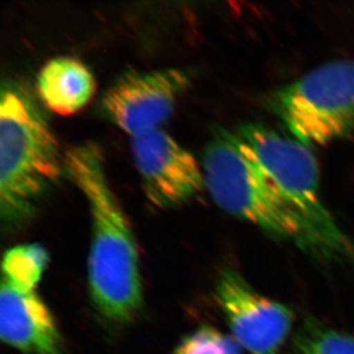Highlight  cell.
<instances>
[{
	"label": "cell",
	"instance_id": "obj_8",
	"mask_svg": "<svg viewBox=\"0 0 354 354\" xmlns=\"http://www.w3.org/2000/svg\"><path fill=\"white\" fill-rule=\"evenodd\" d=\"M131 153L145 195L155 207H180L207 191L202 165L167 131L131 138Z\"/></svg>",
	"mask_w": 354,
	"mask_h": 354
},
{
	"label": "cell",
	"instance_id": "obj_6",
	"mask_svg": "<svg viewBox=\"0 0 354 354\" xmlns=\"http://www.w3.org/2000/svg\"><path fill=\"white\" fill-rule=\"evenodd\" d=\"M191 83V75L177 68L130 73L104 92L99 111L129 137H138L162 129Z\"/></svg>",
	"mask_w": 354,
	"mask_h": 354
},
{
	"label": "cell",
	"instance_id": "obj_3",
	"mask_svg": "<svg viewBox=\"0 0 354 354\" xmlns=\"http://www.w3.org/2000/svg\"><path fill=\"white\" fill-rule=\"evenodd\" d=\"M66 172L64 155L24 84L3 82L0 97V216L17 227Z\"/></svg>",
	"mask_w": 354,
	"mask_h": 354
},
{
	"label": "cell",
	"instance_id": "obj_9",
	"mask_svg": "<svg viewBox=\"0 0 354 354\" xmlns=\"http://www.w3.org/2000/svg\"><path fill=\"white\" fill-rule=\"evenodd\" d=\"M0 336L3 343L26 354H62L57 322L36 290L1 281Z\"/></svg>",
	"mask_w": 354,
	"mask_h": 354
},
{
	"label": "cell",
	"instance_id": "obj_5",
	"mask_svg": "<svg viewBox=\"0 0 354 354\" xmlns=\"http://www.w3.org/2000/svg\"><path fill=\"white\" fill-rule=\"evenodd\" d=\"M235 133L289 203L329 236L352 241L322 200L319 164L310 146L259 123L243 124Z\"/></svg>",
	"mask_w": 354,
	"mask_h": 354
},
{
	"label": "cell",
	"instance_id": "obj_10",
	"mask_svg": "<svg viewBox=\"0 0 354 354\" xmlns=\"http://www.w3.org/2000/svg\"><path fill=\"white\" fill-rule=\"evenodd\" d=\"M95 90L93 74L74 57H54L38 74L40 99L50 111L61 116L77 114L90 102Z\"/></svg>",
	"mask_w": 354,
	"mask_h": 354
},
{
	"label": "cell",
	"instance_id": "obj_12",
	"mask_svg": "<svg viewBox=\"0 0 354 354\" xmlns=\"http://www.w3.org/2000/svg\"><path fill=\"white\" fill-rule=\"evenodd\" d=\"M292 354H354V337L308 317L295 335Z\"/></svg>",
	"mask_w": 354,
	"mask_h": 354
},
{
	"label": "cell",
	"instance_id": "obj_13",
	"mask_svg": "<svg viewBox=\"0 0 354 354\" xmlns=\"http://www.w3.org/2000/svg\"><path fill=\"white\" fill-rule=\"evenodd\" d=\"M174 354H242V348L234 338L216 328L203 326L186 336Z\"/></svg>",
	"mask_w": 354,
	"mask_h": 354
},
{
	"label": "cell",
	"instance_id": "obj_11",
	"mask_svg": "<svg viewBox=\"0 0 354 354\" xmlns=\"http://www.w3.org/2000/svg\"><path fill=\"white\" fill-rule=\"evenodd\" d=\"M48 263V254L37 243L10 248L3 258V280L26 290H36Z\"/></svg>",
	"mask_w": 354,
	"mask_h": 354
},
{
	"label": "cell",
	"instance_id": "obj_7",
	"mask_svg": "<svg viewBox=\"0 0 354 354\" xmlns=\"http://www.w3.org/2000/svg\"><path fill=\"white\" fill-rule=\"evenodd\" d=\"M216 297L233 338L250 354H281L294 324V313L248 283L239 272L221 270Z\"/></svg>",
	"mask_w": 354,
	"mask_h": 354
},
{
	"label": "cell",
	"instance_id": "obj_1",
	"mask_svg": "<svg viewBox=\"0 0 354 354\" xmlns=\"http://www.w3.org/2000/svg\"><path fill=\"white\" fill-rule=\"evenodd\" d=\"M202 169L207 193L221 210L313 259L354 264L353 241L329 236L289 203L235 132L214 131Z\"/></svg>",
	"mask_w": 354,
	"mask_h": 354
},
{
	"label": "cell",
	"instance_id": "obj_2",
	"mask_svg": "<svg viewBox=\"0 0 354 354\" xmlns=\"http://www.w3.org/2000/svg\"><path fill=\"white\" fill-rule=\"evenodd\" d=\"M104 154L86 141L64 154L68 177L83 194L91 216L87 277L97 311L118 324L133 321L142 306L139 252L130 221L108 180Z\"/></svg>",
	"mask_w": 354,
	"mask_h": 354
},
{
	"label": "cell",
	"instance_id": "obj_4",
	"mask_svg": "<svg viewBox=\"0 0 354 354\" xmlns=\"http://www.w3.org/2000/svg\"><path fill=\"white\" fill-rule=\"evenodd\" d=\"M268 109L291 137L310 147L354 132V60L328 62L266 97Z\"/></svg>",
	"mask_w": 354,
	"mask_h": 354
}]
</instances>
